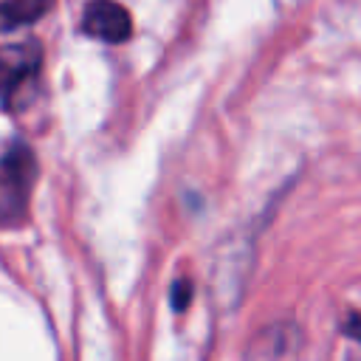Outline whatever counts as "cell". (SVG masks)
<instances>
[{
  "label": "cell",
  "instance_id": "1",
  "mask_svg": "<svg viewBox=\"0 0 361 361\" xmlns=\"http://www.w3.org/2000/svg\"><path fill=\"white\" fill-rule=\"evenodd\" d=\"M42 45L37 39L0 45V104L6 110H23L39 85Z\"/></svg>",
  "mask_w": 361,
  "mask_h": 361
},
{
  "label": "cell",
  "instance_id": "2",
  "mask_svg": "<svg viewBox=\"0 0 361 361\" xmlns=\"http://www.w3.org/2000/svg\"><path fill=\"white\" fill-rule=\"evenodd\" d=\"M34 180H37V158L23 141H14L0 155V226L3 228L25 220Z\"/></svg>",
  "mask_w": 361,
  "mask_h": 361
},
{
  "label": "cell",
  "instance_id": "3",
  "mask_svg": "<svg viewBox=\"0 0 361 361\" xmlns=\"http://www.w3.org/2000/svg\"><path fill=\"white\" fill-rule=\"evenodd\" d=\"M302 350V330L296 322H274L251 336L243 361H296Z\"/></svg>",
  "mask_w": 361,
  "mask_h": 361
},
{
  "label": "cell",
  "instance_id": "4",
  "mask_svg": "<svg viewBox=\"0 0 361 361\" xmlns=\"http://www.w3.org/2000/svg\"><path fill=\"white\" fill-rule=\"evenodd\" d=\"M82 31L102 42H124L133 34L130 11L116 0H87L82 11Z\"/></svg>",
  "mask_w": 361,
  "mask_h": 361
},
{
  "label": "cell",
  "instance_id": "5",
  "mask_svg": "<svg viewBox=\"0 0 361 361\" xmlns=\"http://www.w3.org/2000/svg\"><path fill=\"white\" fill-rule=\"evenodd\" d=\"M54 0H0V34L37 23Z\"/></svg>",
  "mask_w": 361,
  "mask_h": 361
},
{
  "label": "cell",
  "instance_id": "6",
  "mask_svg": "<svg viewBox=\"0 0 361 361\" xmlns=\"http://www.w3.org/2000/svg\"><path fill=\"white\" fill-rule=\"evenodd\" d=\"M169 296H172V307H175V310H183V307L189 305V299H192V285H189L186 279L175 282V285H172V293H169Z\"/></svg>",
  "mask_w": 361,
  "mask_h": 361
},
{
  "label": "cell",
  "instance_id": "7",
  "mask_svg": "<svg viewBox=\"0 0 361 361\" xmlns=\"http://www.w3.org/2000/svg\"><path fill=\"white\" fill-rule=\"evenodd\" d=\"M341 333L350 336V338H355V341H361V313H358V310H353V313L344 319Z\"/></svg>",
  "mask_w": 361,
  "mask_h": 361
}]
</instances>
